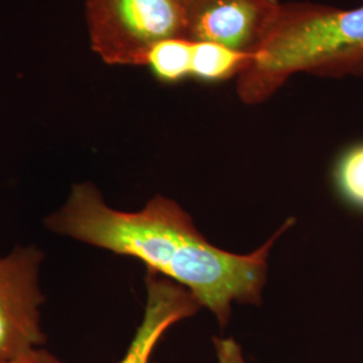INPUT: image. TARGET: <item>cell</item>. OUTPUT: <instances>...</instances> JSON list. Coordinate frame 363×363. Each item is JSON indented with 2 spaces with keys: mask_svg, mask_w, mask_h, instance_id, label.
I'll return each mask as SVG.
<instances>
[{
  "mask_svg": "<svg viewBox=\"0 0 363 363\" xmlns=\"http://www.w3.org/2000/svg\"><path fill=\"white\" fill-rule=\"evenodd\" d=\"M0 363H61L60 359L52 355V352L38 347L34 350L28 351L23 355H19L13 359L0 361Z\"/></svg>",
  "mask_w": 363,
  "mask_h": 363,
  "instance_id": "8fae6325",
  "label": "cell"
},
{
  "mask_svg": "<svg viewBox=\"0 0 363 363\" xmlns=\"http://www.w3.org/2000/svg\"><path fill=\"white\" fill-rule=\"evenodd\" d=\"M333 177L340 196L363 210V142L352 144L339 155Z\"/></svg>",
  "mask_w": 363,
  "mask_h": 363,
  "instance_id": "9c48e42d",
  "label": "cell"
},
{
  "mask_svg": "<svg viewBox=\"0 0 363 363\" xmlns=\"http://www.w3.org/2000/svg\"><path fill=\"white\" fill-rule=\"evenodd\" d=\"M294 222L286 220L257 250L235 255L211 245L169 198L156 195L139 211H121L105 202L96 184L81 182L72 186L64 205L46 217L45 226L78 242L140 259L150 272L190 291L225 327L233 301L261 304L271 247Z\"/></svg>",
  "mask_w": 363,
  "mask_h": 363,
  "instance_id": "6da1fadb",
  "label": "cell"
},
{
  "mask_svg": "<svg viewBox=\"0 0 363 363\" xmlns=\"http://www.w3.org/2000/svg\"><path fill=\"white\" fill-rule=\"evenodd\" d=\"M191 62L193 40L177 37L156 43L147 54L144 66L159 82L174 85L191 78Z\"/></svg>",
  "mask_w": 363,
  "mask_h": 363,
  "instance_id": "ba28073f",
  "label": "cell"
},
{
  "mask_svg": "<svg viewBox=\"0 0 363 363\" xmlns=\"http://www.w3.org/2000/svg\"><path fill=\"white\" fill-rule=\"evenodd\" d=\"M43 259L42 249L35 245L0 255V361L38 349L46 340L40 325Z\"/></svg>",
  "mask_w": 363,
  "mask_h": 363,
  "instance_id": "277c9868",
  "label": "cell"
},
{
  "mask_svg": "<svg viewBox=\"0 0 363 363\" xmlns=\"http://www.w3.org/2000/svg\"><path fill=\"white\" fill-rule=\"evenodd\" d=\"M91 49L105 64L144 66L164 39L186 38L184 0H85Z\"/></svg>",
  "mask_w": 363,
  "mask_h": 363,
  "instance_id": "3957f363",
  "label": "cell"
},
{
  "mask_svg": "<svg viewBox=\"0 0 363 363\" xmlns=\"http://www.w3.org/2000/svg\"><path fill=\"white\" fill-rule=\"evenodd\" d=\"M217 363H247L241 346L233 337H214Z\"/></svg>",
  "mask_w": 363,
  "mask_h": 363,
  "instance_id": "30bf717a",
  "label": "cell"
},
{
  "mask_svg": "<svg viewBox=\"0 0 363 363\" xmlns=\"http://www.w3.org/2000/svg\"><path fill=\"white\" fill-rule=\"evenodd\" d=\"M298 73L363 76V6L283 3L271 33L237 77V94L245 104H261Z\"/></svg>",
  "mask_w": 363,
  "mask_h": 363,
  "instance_id": "7a4b0ae2",
  "label": "cell"
},
{
  "mask_svg": "<svg viewBox=\"0 0 363 363\" xmlns=\"http://www.w3.org/2000/svg\"><path fill=\"white\" fill-rule=\"evenodd\" d=\"M281 7L280 0H184L186 38L255 54Z\"/></svg>",
  "mask_w": 363,
  "mask_h": 363,
  "instance_id": "5b68a950",
  "label": "cell"
},
{
  "mask_svg": "<svg viewBox=\"0 0 363 363\" xmlns=\"http://www.w3.org/2000/svg\"><path fill=\"white\" fill-rule=\"evenodd\" d=\"M147 303L143 320L118 363H155L156 345L171 325L194 316L201 304L190 291L155 272H147Z\"/></svg>",
  "mask_w": 363,
  "mask_h": 363,
  "instance_id": "8992f818",
  "label": "cell"
},
{
  "mask_svg": "<svg viewBox=\"0 0 363 363\" xmlns=\"http://www.w3.org/2000/svg\"><path fill=\"white\" fill-rule=\"evenodd\" d=\"M252 58L253 54L235 52L218 43L193 40L191 78L208 84L237 78Z\"/></svg>",
  "mask_w": 363,
  "mask_h": 363,
  "instance_id": "52a82bcc",
  "label": "cell"
}]
</instances>
